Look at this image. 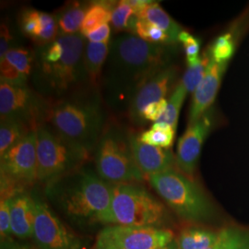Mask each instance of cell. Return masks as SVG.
I'll list each match as a JSON object with an SVG mask.
<instances>
[{"instance_id":"1","label":"cell","mask_w":249,"mask_h":249,"mask_svg":"<svg viewBox=\"0 0 249 249\" xmlns=\"http://www.w3.org/2000/svg\"><path fill=\"white\" fill-rule=\"evenodd\" d=\"M172 55V45L151 44L131 34L111 39L101 82L107 108L126 115L139 89L170 66Z\"/></svg>"},{"instance_id":"2","label":"cell","mask_w":249,"mask_h":249,"mask_svg":"<svg viewBox=\"0 0 249 249\" xmlns=\"http://www.w3.org/2000/svg\"><path fill=\"white\" fill-rule=\"evenodd\" d=\"M107 109L101 91L89 89L66 98L46 100L42 124L92 153L110 119Z\"/></svg>"},{"instance_id":"3","label":"cell","mask_w":249,"mask_h":249,"mask_svg":"<svg viewBox=\"0 0 249 249\" xmlns=\"http://www.w3.org/2000/svg\"><path fill=\"white\" fill-rule=\"evenodd\" d=\"M57 39L63 45L59 60L48 62L36 56L32 80L37 92L46 100H57L93 89L85 68V38L76 34Z\"/></svg>"},{"instance_id":"4","label":"cell","mask_w":249,"mask_h":249,"mask_svg":"<svg viewBox=\"0 0 249 249\" xmlns=\"http://www.w3.org/2000/svg\"><path fill=\"white\" fill-rule=\"evenodd\" d=\"M48 191L69 216L96 221L110 205L112 185L91 170H75L51 181Z\"/></svg>"},{"instance_id":"5","label":"cell","mask_w":249,"mask_h":249,"mask_svg":"<svg viewBox=\"0 0 249 249\" xmlns=\"http://www.w3.org/2000/svg\"><path fill=\"white\" fill-rule=\"evenodd\" d=\"M132 131L112 118L99 140L94 151L96 171L109 184H129L145 178L134 160L130 144Z\"/></svg>"},{"instance_id":"6","label":"cell","mask_w":249,"mask_h":249,"mask_svg":"<svg viewBox=\"0 0 249 249\" xmlns=\"http://www.w3.org/2000/svg\"><path fill=\"white\" fill-rule=\"evenodd\" d=\"M166 210L145 187L129 184L112 186L111 202L96 221L109 225L158 227Z\"/></svg>"},{"instance_id":"7","label":"cell","mask_w":249,"mask_h":249,"mask_svg":"<svg viewBox=\"0 0 249 249\" xmlns=\"http://www.w3.org/2000/svg\"><path fill=\"white\" fill-rule=\"evenodd\" d=\"M165 203L188 222L211 220L213 207L203 190L193 180L173 168L146 178Z\"/></svg>"},{"instance_id":"8","label":"cell","mask_w":249,"mask_h":249,"mask_svg":"<svg viewBox=\"0 0 249 249\" xmlns=\"http://www.w3.org/2000/svg\"><path fill=\"white\" fill-rule=\"evenodd\" d=\"M37 133V174L39 182L50 183L77 170L91 156V152L64 139L51 127L40 124Z\"/></svg>"},{"instance_id":"9","label":"cell","mask_w":249,"mask_h":249,"mask_svg":"<svg viewBox=\"0 0 249 249\" xmlns=\"http://www.w3.org/2000/svg\"><path fill=\"white\" fill-rule=\"evenodd\" d=\"M37 133L32 130L1 156V198L18 194L16 187L37 181Z\"/></svg>"},{"instance_id":"10","label":"cell","mask_w":249,"mask_h":249,"mask_svg":"<svg viewBox=\"0 0 249 249\" xmlns=\"http://www.w3.org/2000/svg\"><path fill=\"white\" fill-rule=\"evenodd\" d=\"M174 240L168 229L107 225L99 232L94 249H158Z\"/></svg>"},{"instance_id":"11","label":"cell","mask_w":249,"mask_h":249,"mask_svg":"<svg viewBox=\"0 0 249 249\" xmlns=\"http://www.w3.org/2000/svg\"><path fill=\"white\" fill-rule=\"evenodd\" d=\"M46 100L28 85L0 82L1 120H16L36 129L43 122Z\"/></svg>"},{"instance_id":"12","label":"cell","mask_w":249,"mask_h":249,"mask_svg":"<svg viewBox=\"0 0 249 249\" xmlns=\"http://www.w3.org/2000/svg\"><path fill=\"white\" fill-rule=\"evenodd\" d=\"M36 200L34 238L40 249H80V241L50 211L45 202Z\"/></svg>"},{"instance_id":"13","label":"cell","mask_w":249,"mask_h":249,"mask_svg":"<svg viewBox=\"0 0 249 249\" xmlns=\"http://www.w3.org/2000/svg\"><path fill=\"white\" fill-rule=\"evenodd\" d=\"M212 109L194 123L188 124L187 130L179 139L176 162L178 168L188 178L193 177L206 139L211 133L213 124Z\"/></svg>"},{"instance_id":"14","label":"cell","mask_w":249,"mask_h":249,"mask_svg":"<svg viewBox=\"0 0 249 249\" xmlns=\"http://www.w3.org/2000/svg\"><path fill=\"white\" fill-rule=\"evenodd\" d=\"M178 76V67L170 65L154 75L139 89L126 113L129 122L134 126L145 125L142 119L144 109L152 103L165 99L170 91L175 89Z\"/></svg>"},{"instance_id":"15","label":"cell","mask_w":249,"mask_h":249,"mask_svg":"<svg viewBox=\"0 0 249 249\" xmlns=\"http://www.w3.org/2000/svg\"><path fill=\"white\" fill-rule=\"evenodd\" d=\"M226 69L227 64H219L214 62L213 59L211 60L203 79L193 94L188 124L194 123L211 109L220 89Z\"/></svg>"},{"instance_id":"16","label":"cell","mask_w":249,"mask_h":249,"mask_svg":"<svg viewBox=\"0 0 249 249\" xmlns=\"http://www.w3.org/2000/svg\"><path fill=\"white\" fill-rule=\"evenodd\" d=\"M130 144L134 160L145 178L173 169L174 164L177 163L171 150L142 142L135 131H132L130 136Z\"/></svg>"},{"instance_id":"17","label":"cell","mask_w":249,"mask_h":249,"mask_svg":"<svg viewBox=\"0 0 249 249\" xmlns=\"http://www.w3.org/2000/svg\"><path fill=\"white\" fill-rule=\"evenodd\" d=\"M36 61V53L23 48H11L0 60V80L14 85H28L32 78Z\"/></svg>"},{"instance_id":"18","label":"cell","mask_w":249,"mask_h":249,"mask_svg":"<svg viewBox=\"0 0 249 249\" xmlns=\"http://www.w3.org/2000/svg\"><path fill=\"white\" fill-rule=\"evenodd\" d=\"M12 235L19 239L34 237L36 223V200L26 194L9 198Z\"/></svg>"},{"instance_id":"19","label":"cell","mask_w":249,"mask_h":249,"mask_svg":"<svg viewBox=\"0 0 249 249\" xmlns=\"http://www.w3.org/2000/svg\"><path fill=\"white\" fill-rule=\"evenodd\" d=\"M109 43L86 42L84 51L85 68L89 86L95 90L101 91L103 71L109 53Z\"/></svg>"},{"instance_id":"20","label":"cell","mask_w":249,"mask_h":249,"mask_svg":"<svg viewBox=\"0 0 249 249\" xmlns=\"http://www.w3.org/2000/svg\"><path fill=\"white\" fill-rule=\"evenodd\" d=\"M88 2H71L57 15L58 36H72L79 34L82 22L89 9Z\"/></svg>"},{"instance_id":"21","label":"cell","mask_w":249,"mask_h":249,"mask_svg":"<svg viewBox=\"0 0 249 249\" xmlns=\"http://www.w3.org/2000/svg\"><path fill=\"white\" fill-rule=\"evenodd\" d=\"M136 15L138 18L145 19L164 31L169 36L173 45L178 43L179 34L183 30L178 22L171 18L168 13L160 7L159 3L152 1Z\"/></svg>"},{"instance_id":"22","label":"cell","mask_w":249,"mask_h":249,"mask_svg":"<svg viewBox=\"0 0 249 249\" xmlns=\"http://www.w3.org/2000/svg\"><path fill=\"white\" fill-rule=\"evenodd\" d=\"M116 2L114 1H94L90 2L89 9L82 22L80 34L85 38L89 33L99 27L108 24L111 21L113 9Z\"/></svg>"},{"instance_id":"23","label":"cell","mask_w":249,"mask_h":249,"mask_svg":"<svg viewBox=\"0 0 249 249\" xmlns=\"http://www.w3.org/2000/svg\"><path fill=\"white\" fill-rule=\"evenodd\" d=\"M219 231L203 227H188L180 232L178 242L179 249H208L217 240Z\"/></svg>"},{"instance_id":"24","label":"cell","mask_w":249,"mask_h":249,"mask_svg":"<svg viewBox=\"0 0 249 249\" xmlns=\"http://www.w3.org/2000/svg\"><path fill=\"white\" fill-rule=\"evenodd\" d=\"M32 130L30 125L16 120H1L0 123V156L20 142Z\"/></svg>"},{"instance_id":"25","label":"cell","mask_w":249,"mask_h":249,"mask_svg":"<svg viewBox=\"0 0 249 249\" xmlns=\"http://www.w3.org/2000/svg\"><path fill=\"white\" fill-rule=\"evenodd\" d=\"M208 249H249V230L228 226L219 231L216 242Z\"/></svg>"},{"instance_id":"26","label":"cell","mask_w":249,"mask_h":249,"mask_svg":"<svg viewBox=\"0 0 249 249\" xmlns=\"http://www.w3.org/2000/svg\"><path fill=\"white\" fill-rule=\"evenodd\" d=\"M175 137L176 130L171 125L156 122L150 129L140 134L139 140L145 144L169 150L174 143Z\"/></svg>"},{"instance_id":"27","label":"cell","mask_w":249,"mask_h":249,"mask_svg":"<svg viewBox=\"0 0 249 249\" xmlns=\"http://www.w3.org/2000/svg\"><path fill=\"white\" fill-rule=\"evenodd\" d=\"M138 18L129 1L122 0L116 2L110 22L116 33L124 32V34L135 35Z\"/></svg>"},{"instance_id":"28","label":"cell","mask_w":249,"mask_h":249,"mask_svg":"<svg viewBox=\"0 0 249 249\" xmlns=\"http://www.w3.org/2000/svg\"><path fill=\"white\" fill-rule=\"evenodd\" d=\"M19 24L22 33L39 46L45 33V27L42 20V11L36 9H25L21 13Z\"/></svg>"},{"instance_id":"29","label":"cell","mask_w":249,"mask_h":249,"mask_svg":"<svg viewBox=\"0 0 249 249\" xmlns=\"http://www.w3.org/2000/svg\"><path fill=\"white\" fill-rule=\"evenodd\" d=\"M187 89H185V87L180 81L175 87V89L172 91V94L170 95L167 108L164 114L160 116L159 120L156 122L168 124L177 131L179 113L185 102V99L187 97Z\"/></svg>"},{"instance_id":"30","label":"cell","mask_w":249,"mask_h":249,"mask_svg":"<svg viewBox=\"0 0 249 249\" xmlns=\"http://www.w3.org/2000/svg\"><path fill=\"white\" fill-rule=\"evenodd\" d=\"M212 60V57L208 50L201 54V58L198 62L193 66L187 67L181 83L187 89V93H194L197 86L204 77L207 68Z\"/></svg>"},{"instance_id":"31","label":"cell","mask_w":249,"mask_h":249,"mask_svg":"<svg viewBox=\"0 0 249 249\" xmlns=\"http://www.w3.org/2000/svg\"><path fill=\"white\" fill-rule=\"evenodd\" d=\"M208 51L214 62L228 64L235 51L233 36L227 33L217 37Z\"/></svg>"},{"instance_id":"32","label":"cell","mask_w":249,"mask_h":249,"mask_svg":"<svg viewBox=\"0 0 249 249\" xmlns=\"http://www.w3.org/2000/svg\"><path fill=\"white\" fill-rule=\"evenodd\" d=\"M135 36L151 44L173 45L169 36L164 31L142 18H138Z\"/></svg>"},{"instance_id":"33","label":"cell","mask_w":249,"mask_h":249,"mask_svg":"<svg viewBox=\"0 0 249 249\" xmlns=\"http://www.w3.org/2000/svg\"><path fill=\"white\" fill-rule=\"evenodd\" d=\"M178 42H180L184 47L187 67L193 66L200 60L201 55L199 54V51L201 41L198 38L192 36L188 32L182 31L178 36Z\"/></svg>"},{"instance_id":"34","label":"cell","mask_w":249,"mask_h":249,"mask_svg":"<svg viewBox=\"0 0 249 249\" xmlns=\"http://www.w3.org/2000/svg\"><path fill=\"white\" fill-rule=\"evenodd\" d=\"M0 233L2 242L9 241L11 232L10 223V204L9 198H1L0 204Z\"/></svg>"},{"instance_id":"35","label":"cell","mask_w":249,"mask_h":249,"mask_svg":"<svg viewBox=\"0 0 249 249\" xmlns=\"http://www.w3.org/2000/svg\"><path fill=\"white\" fill-rule=\"evenodd\" d=\"M167 105L168 100L166 99H162L160 101L149 105L143 111L142 119L144 123L146 124L149 121L155 123L156 121H158L160 116L164 114L167 108Z\"/></svg>"},{"instance_id":"36","label":"cell","mask_w":249,"mask_h":249,"mask_svg":"<svg viewBox=\"0 0 249 249\" xmlns=\"http://www.w3.org/2000/svg\"><path fill=\"white\" fill-rule=\"evenodd\" d=\"M12 35L7 23L1 24V31H0V60L4 58L6 53L11 49L10 45L12 42Z\"/></svg>"},{"instance_id":"37","label":"cell","mask_w":249,"mask_h":249,"mask_svg":"<svg viewBox=\"0 0 249 249\" xmlns=\"http://www.w3.org/2000/svg\"><path fill=\"white\" fill-rule=\"evenodd\" d=\"M111 35V28L109 24H105L99 27L98 29L92 31L89 35L85 36L88 42L91 43H109Z\"/></svg>"},{"instance_id":"38","label":"cell","mask_w":249,"mask_h":249,"mask_svg":"<svg viewBox=\"0 0 249 249\" xmlns=\"http://www.w3.org/2000/svg\"><path fill=\"white\" fill-rule=\"evenodd\" d=\"M2 249H40L39 248H36L33 246H28V245H20V244H16L12 243L10 241H6L2 242Z\"/></svg>"},{"instance_id":"39","label":"cell","mask_w":249,"mask_h":249,"mask_svg":"<svg viewBox=\"0 0 249 249\" xmlns=\"http://www.w3.org/2000/svg\"><path fill=\"white\" fill-rule=\"evenodd\" d=\"M179 249V248H178L177 240H174L172 241L167 246H165V247H163V248H160V249Z\"/></svg>"}]
</instances>
